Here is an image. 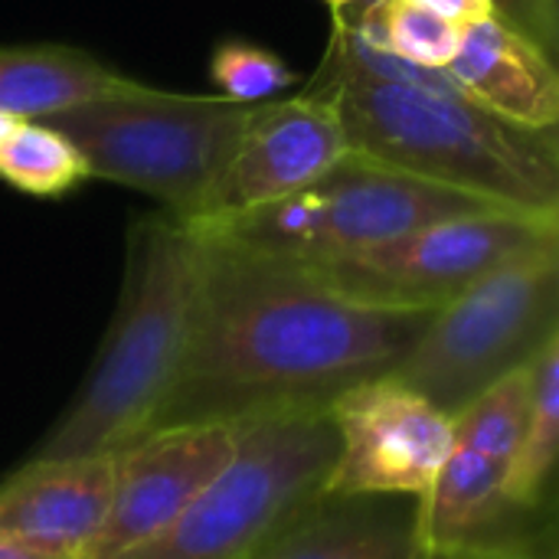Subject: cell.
<instances>
[{
	"mask_svg": "<svg viewBox=\"0 0 559 559\" xmlns=\"http://www.w3.org/2000/svg\"><path fill=\"white\" fill-rule=\"evenodd\" d=\"M200 236L193 337L157 429L328 406L354 383L390 373L432 318L357 301L311 265L219 233Z\"/></svg>",
	"mask_w": 559,
	"mask_h": 559,
	"instance_id": "obj_1",
	"label": "cell"
},
{
	"mask_svg": "<svg viewBox=\"0 0 559 559\" xmlns=\"http://www.w3.org/2000/svg\"><path fill=\"white\" fill-rule=\"evenodd\" d=\"M308 88L337 105L350 154L498 210L559 216L557 131H531L485 111L449 75L390 82L324 59Z\"/></svg>",
	"mask_w": 559,
	"mask_h": 559,
	"instance_id": "obj_2",
	"label": "cell"
},
{
	"mask_svg": "<svg viewBox=\"0 0 559 559\" xmlns=\"http://www.w3.org/2000/svg\"><path fill=\"white\" fill-rule=\"evenodd\" d=\"M203 236L180 216L131 226L115 318L72 406L29 459L115 455L154 432L177 390L200 295Z\"/></svg>",
	"mask_w": 559,
	"mask_h": 559,
	"instance_id": "obj_3",
	"label": "cell"
},
{
	"mask_svg": "<svg viewBox=\"0 0 559 559\" xmlns=\"http://www.w3.org/2000/svg\"><path fill=\"white\" fill-rule=\"evenodd\" d=\"M255 105L183 95L121 79L95 98L43 118L82 154L88 177L154 197L164 213L193 219L226 167Z\"/></svg>",
	"mask_w": 559,
	"mask_h": 559,
	"instance_id": "obj_4",
	"label": "cell"
},
{
	"mask_svg": "<svg viewBox=\"0 0 559 559\" xmlns=\"http://www.w3.org/2000/svg\"><path fill=\"white\" fill-rule=\"evenodd\" d=\"M337 455L328 406L236 419L229 465L154 544L118 559H249L305 501L324 491Z\"/></svg>",
	"mask_w": 559,
	"mask_h": 559,
	"instance_id": "obj_5",
	"label": "cell"
},
{
	"mask_svg": "<svg viewBox=\"0 0 559 559\" xmlns=\"http://www.w3.org/2000/svg\"><path fill=\"white\" fill-rule=\"evenodd\" d=\"M559 239L518 252L445 308L390 370L455 419L559 334Z\"/></svg>",
	"mask_w": 559,
	"mask_h": 559,
	"instance_id": "obj_6",
	"label": "cell"
},
{
	"mask_svg": "<svg viewBox=\"0 0 559 559\" xmlns=\"http://www.w3.org/2000/svg\"><path fill=\"white\" fill-rule=\"evenodd\" d=\"M481 210L498 206L409 177L360 154H347L305 190L206 229L265 255L292 259L301 265H324L396 239L426 223Z\"/></svg>",
	"mask_w": 559,
	"mask_h": 559,
	"instance_id": "obj_7",
	"label": "cell"
},
{
	"mask_svg": "<svg viewBox=\"0 0 559 559\" xmlns=\"http://www.w3.org/2000/svg\"><path fill=\"white\" fill-rule=\"evenodd\" d=\"M559 239V216L481 210L409 229L364 252L311 265L337 292L403 311H439L524 249Z\"/></svg>",
	"mask_w": 559,
	"mask_h": 559,
	"instance_id": "obj_8",
	"label": "cell"
},
{
	"mask_svg": "<svg viewBox=\"0 0 559 559\" xmlns=\"http://www.w3.org/2000/svg\"><path fill=\"white\" fill-rule=\"evenodd\" d=\"M531 400V364L452 419V449L419 498V544L432 559L481 550V534L511 508L508 481Z\"/></svg>",
	"mask_w": 559,
	"mask_h": 559,
	"instance_id": "obj_9",
	"label": "cell"
},
{
	"mask_svg": "<svg viewBox=\"0 0 559 559\" xmlns=\"http://www.w3.org/2000/svg\"><path fill=\"white\" fill-rule=\"evenodd\" d=\"M337 455L324 491L423 498L452 449V419L383 373L328 403Z\"/></svg>",
	"mask_w": 559,
	"mask_h": 559,
	"instance_id": "obj_10",
	"label": "cell"
},
{
	"mask_svg": "<svg viewBox=\"0 0 559 559\" xmlns=\"http://www.w3.org/2000/svg\"><path fill=\"white\" fill-rule=\"evenodd\" d=\"M347 154V131L328 95L305 88L298 98L255 105L190 223L206 229L272 206L324 177Z\"/></svg>",
	"mask_w": 559,
	"mask_h": 559,
	"instance_id": "obj_11",
	"label": "cell"
},
{
	"mask_svg": "<svg viewBox=\"0 0 559 559\" xmlns=\"http://www.w3.org/2000/svg\"><path fill=\"white\" fill-rule=\"evenodd\" d=\"M236 423H180L118 452L105 524L85 559H118L170 531L193 498L229 465Z\"/></svg>",
	"mask_w": 559,
	"mask_h": 559,
	"instance_id": "obj_12",
	"label": "cell"
},
{
	"mask_svg": "<svg viewBox=\"0 0 559 559\" xmlns=\"http://www.w3.org/2000/svg\"><path fill=\"white\" fill-rule=\"evenodd\" d=\"M118 452L29 459L0 481V544L52 559H85L115 491Z\"/></svg>",
	"mask_w": 559,
	"mask_h": 559,
	"instance_id": "obj_13",
	"label": "cell"
},
{
	"mask_svg": "<svg viewBox=\"0 0 559 559\" xmlns=\"http://www.w3.org/2000/svg\"><path fill=\"white\" fill-rule=\"evenodd\" d=\"M419 501L321 491L282 521L249 559H423Z\"/></svg>",
	"mask_w": 559,
	"mask_h": 559,
	"instance_id": "obj_14",
	"label": "cell"
},
{
	"mask_svg": "<svg viewBox=\"0 0 559 559\" xmlns=\"http://www.w3.org/2000/svg\"><path fill=\"white\" fill-rule=\"evenodd\" d=\"M442 72L485 111L531 131H557L559 72L554 52L498 13L465 29L459 52Z\"/></svg>",
	"mask_w": 559,
	"mask_h": 559,
	"instance_id": "obj_15",
	"label": "cell"
},
{
	"mask_svg": "<svg viewBox=\"0 0 559 559\" xmlns=\"http://www.w3.org/2000/svg\"><path fill=\"white\" fill-rule=\"evenodd\" d=\"M124 75L75 46H3L0 111L20 121H43L69 111Z\"/></svg>",
	"mask_w": 559,
	"mask_h": 559,
	"instance_id": "obj_16",
	"label": "cell"
},
{
	"mask_svg": "<svg viewBox=\"0 0 559 559\" xmlns=\"http://www.w3.org/2000/svg\"><path fill=\"white\" fill-rule=\"evenodd\" d=\"M559 445V334L531 360V400L521 429L518 459L508 481L511 508H537L550 485Z\"/></svg>",
	"mask_w": 559,
	"mask_h": 559,
	"instance_id": "obj_17",
	"label": "cell"
},
{
	"mask_svg": "<svg viewBox=\"0 0 559 559\" xmlns=\"http://www.w3.org/2000/svg\"><path fill=\"white\" fill-rule=\"evenodd\" d=\"M350 26L380 52L423 69H445L462 46L465 29L423 10L413 0H373Z\"/></svg>",
	"mask_w": 559,
	"mask_h": 559,
	"instance_id": "obj_18",
	"label": "cell"
},
{
	"mask_svg": "<svg viewBox=\"0 0 559 559\" xmlns=\"http://www.w3.org/2000/svg\"><path fill=\"white\" fill-rule=\"evenodd\" d=\"M0 177L33 197H59L88 177L79 147L46 121H16L0 144Z\"/></svg>",
	"mask_w": 559,
	"mask_h": 559,
	"instance_id": "obj_19",
	"label": "cell"
},
{
	"mask_svg": "<svg viewBox=\"0 0 559 559\" xmlns=\"http://www.w3.org/2000/svg\"><path fill=\"white\" fill-rule=\"evenodd\" d=\"M210 75L223 98L242 105H265L298 79L275 52L252 43H223L213 52Z\"/></svg>",
	"mask_w": 559,
	"mask_h": 559,
	"instance_id": "obj_20",
	"label": "cell"
},
{
	"mask_svg": "<svg viewBox=\"0 0 559 559\" xmlns=\"http://www.w3.org/2000/svg\"><path fill=\"white\" fill-rule=\"evenodd\" d=\"M495 13L514 29L527 33L544 49L559 46V0H491Z\"/></svg>",
	"mask_w": 559,
	"mask_h": 559,
	"instance_id": "obj_21",
	"label": "cell"
},
{
	"mask_svg": "<svg viewBox=\"0 0 559 559\" xmlns=\"http://www.w3.org/2000/svg\"><path fill=\"white\" fill-rule=\"evenodd\" d=\"M413 3H419L423 10H429V13L462 26V29L495 16V3L491 0H413Z\"/></svg>",
	"mask_w": 559,
	"mask_h": 559,
	"instance_id": "obj_22",
	"label": "cell"
},
{
	"mask_svg": "<svg viewBox=\"0 0 559 559\" xmlns=\"http://www.w3.org/2000/svg\"><path fill=\"white\" fill-rule=\"evenodd\" d=\"M0 559H52V557H43V554H29V550H20V547H7V544H0Z\"/></svg>",
	"mask_w": 559,
	"mask_h": 559,
	"instance_id": "obj_23",
	"label": "cell"
},
{
	"mask_svg": "<svg viewBox=\"0 0 559 559\" xmlns=\"http://www.w3.org/2000/svg\"><path fill=\"white\" fill-rule=\"evenodd\" d=\"M481 559H550V557H537V554H485Z\"/></svg>",
	"mask_w": 559,
	"mask_h": 559,
	"instance_id": "obj_24",
	"label": "cell"
},
{
	"mask_svg": "<svg viewBox=\"0 0 559 559\" xmlns=\"http://www.w3.org/2000/svg\"><path fill=\"white\" fill-rule=\"evenodd\" d=\"M16 121H20V118H10V115H3V111H0V144H3V138L13 131V124H16Z\"/></svg>",
	"mask_w": 559,
	"mask_h": 559,
	"instance_id": "obj_25",
	"label": "cell"
},
{
	"mask_svg": "<svg viewBox=\"0 0 559 559\" xmlns=\"http://www.w3.org/2000/svg\"><path fill=\"white\" fill-rule=\"evenodd\" d=\"M324 3H331L334 10H344V7H350V3H357V0H324Z\"/></svg>",
	"mask_w": 559,
	"mask_h": 559,
	"instance_id": "obj_26",
	"label": "cell"
},
{
	"mask_svg": "<svg viewBox=\"0 0 559 559\" xmlns=\"http://www.w3.org/2000/svg\"><path fill=\"white\" fill-rule=\"evenodd\" d=\"M423 559H429V557H423Z\"/></svg>",
	"mask_w": 559,
	"mask_h": 559,
	"instance_id": "obj_27",
	"label": "cell"
}]
</instances>
